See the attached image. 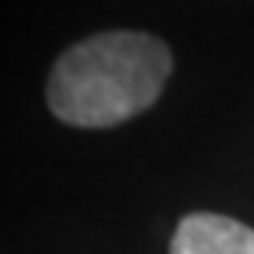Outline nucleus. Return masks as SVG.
I'll use <instances>...</instances> for the list:
<instances>
[{
	"label": "nucleus",
	"mask_w": 254,
	"mask_h": 254,
	"mask_svg": "<svg viewBox=\"0 0 254 254\" xmlns=\"http://www.w3.org/2000/svg\"><path fill=\"white\" fill-rule=\"evenodd\" d=\"M169 254H254V228L228 215L191 211L175 228Z\"/></svg>",
	"instance_id": "obj_2"
},
{
	"label": "nucleus",
	"mask_w": 254,
	"mask_h": 254,
	"mask_svg": "<svg viewBox=\"0 0 254 254\" xmlns=\"http://www.w3.org/2000/svg\"><path fill=\"white\" fill-rule=\"evenodd\" d=\"M172 73V53L159 37L109 30L79 40L57 60L47 103L57 119L106 129L145 113Z\"/></svg>",
	"instance_id": "obj_1"
}]
</instances>
